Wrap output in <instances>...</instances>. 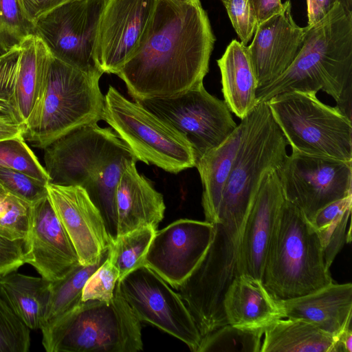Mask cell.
<instances>
[{"label":"cell","instance_id":"cell-19","mask_svg":"<svg viewBox=\"0 0 352 352\" xmlns=\"http://www.w3.org/2000/svg\"><path fill=\"white\" fill-rule=\"evenodd\" d=\"M276 300L283 318L304 320L333 336L351 323V283H331L299 297Z\"/></svg>","mask_w":352,"mask_h":352},{"label":"cell","instance_id":"cell-7","mask_svg":"<svg viewBox=\"0 0 352 352\" xmlns=\"http://www.w3.org/2000/svg\"><path fill=\"white\" fill-rule=\"evenodd\" d=\"M102 120L138 161L171 173L195 166L193 148L180 132L113 86L104 96Z\"/></svg>","mask_w":352,"mask_h":352},{"label":"cell","instance_id":"cell-36","mask_svg":"<svg viewBox=\"0 0 352 352\" xmlns=\"http://www.w3.org/2000/svg\"><path fill=\"white\" fill-rule=\"evenodd\" d=\"M118 280V270L108 254L104 261L85 283L82 289V301L96 300L109 302L111 300L114 296Z\"/></svg>","mask_w":352,"mask_h":352},{"label":"cell","instance_id":"cell-39","mask_svg":"<svg viewBox=\"0 0 352 352\" xmlns=\"http://www.w3.org/2000/svg\"><path fill=\"white\" fill-rule=\"evenodd\" d=\"M25 240L12 241L0 236V276L17 270L25 262Z\"/></svg>","mask_w":352,"mask_h":352},{"label":"cell","instance_id":"cell-16","mask_svg":"<svg viewBox=\"0 0 352 352\" xmlns=\"http://www.w3.org/2000/svg\"><path fill=\"white\" fill-rule=\"evenodd\" d=\"M25 243L26 263L49 281L63 278L80 264L47 195L31 204L30 225Z\"/></svg>","mask_w":352,"mask_h":352},{"label":"cell","instance_id":"cell-50","mask_svg":"<svg viewBox=\"0 0 352 352\" xmlns=\"http://www.w3.org/2000/svg\"><path fill=\"white\" fill-rule=\"evenodd\" d=\"M2 54H3V52L0 50V55H1Z\"/></svg>","mask_w":352,"mask_h":352},{"label":"cell","instance_id":"cell-21","mask_svg":"<svg viewBox=\"0 0 352 352\" xmlns=\"http://www.w3.org/2000/svg\"><path fill=\"white\" fill-rule=\"evenodd\" d=\"M228 324L245 329H265L283 318L277 300L261 280L237 275L228 288L223 302Z\"/></svg>","mask_w":352,"mask_h":352},{"label":"cell","instance_id":"cell-11","mask_svg":"<svg viewBox=\"0 0 352 352\" xmlns=\"http://www.w3.org/2000/svg\"><path fill=\"white\" fill-rule=\"evenodd\" d=\"M104 0H70L41 17L34 34L58 59L89 74H103L96 50Z\"/></svg>","mask_w":352,"mask_h":352},{"label":"cell","instance_id":"cell-35","mask_svg":"<svg viewBox=\"0 0 352 352\" xmlns=\"http://www.w3.org/2000/svg\"><path fill=\"white\" fill-rule=\"evenodd\" d=\"M30 346V329L0 297V352H27Z\"/></svg>","mask_w":352,"mask_h":352},{"label":"cell","instance_id":"cell-6","mask_svg":"<svg viewBox=\"0 0 352 352\" xmlns=\"http://www.w3.org/2000/svg\"><path fill=\"white\" fill-rule=\"evenodd\" d=\"M267 103L292 151L352 161V124L337 107L311 92L288 91Z\"/></svg>","mask_w":352,"mask_h":352},{"label":"cell","instance_id":"cell-27","mask_svg":"<svg viewBox=\"0 0 352 352\" xmlns=\"http://www.w3.org/2000/svg\"><path fill=\"white\" fill-rule=\"evenodd\" d=\"M133 159L137 158L124 142L99 166L84 186L89 198L99 210L113 241L118 236L115 204L116 188L124 166Z\"/></svg>","mask_w":352,"mask_h":352},{"label":"cell","instance_id":"cell-48","mask_svg":"<svg viewBox=\"0 0 352 352\" xmlns=\"http://www.w3.org/2000/svg\"><path fill=\"white\" fill-rule=\"evenodd\" d=\"M4 192H6V191L5 190V189L3 188V186L0 184V193Z\"/></svg>","mask_w":352,"mask_h":352},{"label":"cell","instance_id":"cell-26","mask_svg":"<svg viewBox=\"0 0 352 352\" xmlns=\"http://www.w3.org/2000/svg\"><path fill=\"white\" fill-rule=\"evenodd\" d=\"M285 318L265 328L261 352H332V335L304 320Z\"/></svg>","mask_w":352,"mask_h":352},{"label":"cell","instance_id":"cell-3","mask_svg":"<svg viewBox=\"0 0 352 352\" xmlns=\"http://www.w3.org/2000/svg\"><path fill=\"white\" fill-rule=\"evenodd\" d=\"M102 75L78 69L51 53L38 97L24 124L25 140L44 149L76 128L102 120Z\"/></svg>","mask_w":352,"mask_h":352},{"label":"cell","instance_id":"cell-4","mask_svg":"<svg viewBox=\"0 0 352 352\" xmlns=\"http://www.w3.org/2000/svg\"><path fill=\"white\" fill-rule=\"evenodd\" d=\"M261 281L276 300L299 297L333 283L316 230L286 200L267 247Z\"/></svg>","mask_w":352,"mask_h":352},{"label":"cell","instance_id":"cell-32","mask_svg":"<svg viewBox=\"0 0 352 352\" xmlns=\"http://www.w3.org/2000/svg\"><path fill=\"white\" fill-rule=\"evenodd\" d=\"M0 166L25 173L44 183L49 182L47 172L23 135L0 141Z\"/></svg>","mask_w":352,"mask_h":352},{"label":"cell","instance_id":"cell-49","mask_svg":"<svg viewBox=\"0 0 352 352\" xmlns=\"http://www.w3.org/2000/svg\"><path fill=\"white\" fill-rule=\"evenodd\" d=\"M332 1H333L334 3H336V2H337V1H338V2L340 3V4L342 3V0H332Z\"/></svg>","mask_w":352,"mask_h":352},{"label":"cell","instance_id":"cell-14","mask_svg":"<svg viewBox=\"0 0 352 352\" xmlns=\"http://www.w3.org/2000/svg\"><path fill=\"white\" fill-rule=\"evenodd\" d=\"M157 0H104L96 58L104 73L116 74L136 49Z\"/></svg>","mask_w":352,"mask_h":352},{"label":"cell","instance_id":"cell-40","mask_svg":"<svg viewBox=\"0 0 352 352\" xmlns=\"http://www.w3.org/2000/svg\"><path fill=\"white\" fill-rule=\"evenodd\" d=\"M19 45L0 55V96L10 101L19 57Z\"/></svg>","mask_w":352,"mask_h":352},{"label":"cell","instance_id":"cell-37","mask_svg":"<svg viewBox=\"0 0 352 352\" xmlns=\"http://www.w3.org/2000/svg\"><path fill=\"white\" fill-rule=\"evenodd\" d=\"M0 184L6 191L30 204L47 195V183L3 166H0Z\"/></svg>","mask_w":352,"mask_h":352},{"label":"cell","instance_id":"cell-15","mask_svg":"<svg viewBox=\"0 0 352 352\" xmlns=\"http://www.w3.org/2000/svg\"><path fill=\"white\" fill-rule=\"evenodd\" d=\"M47 196L66 230L81 265L96 263L113 243L104 219L80 186L48 182Z\"/></svg>","mask_w":352,"mask_h":352},{"label":"cell","instance_id":"cell-1","mask_svg":"<svg viewBox=\"0 0 352 352\" xmlns=\"http://www.w3.org/2000/svg\"><path fill=\"white\" fill-rule=\"evenodd\" d=\"M214 41L201 3L157 0L138 45L116 75L134 100L180 95L203 83Z\"/></svg>","mask_w":352,"mask_h":352},{"label":"cell","instance_id":"cell-33","mask_svg":"<svg viewBox=\"0 0 352 352\" xmlns=\"http://www.w3.org/2000/svg\"><path fill=\"white\" fill-rule=\"evenodd\" d=\"M31 204L9 192L0 193V236L25 240L30 229Z\"/></svg>","mask_w":352,"mask_h":352},{"label":"cell","instance_id":"cell-30","mask_svg":"<svg viewBox=\"0 0 352 352\" xmlns=\"http://www.w3.org/2000/svg\"><path fill=\"white\" fill-rule=\"evenodd\" d=\"M157 230L143 226L118 236L109 248V256L118 270L119 279L144 265L146 254Z\"/></svg>","mask_w":352,"mask_h":352},{"label":"cell","instance_id":"cell-17","mask_svg":"<svg viewBox=\"0 0 352 352\" xmlns=\"http://www.w3.org/2000/svg\"><path fill=\"white\" fill-rule=\"evenodd\" d=\"M307 26L294 21L289 0L283 3L280 12L257 24L251 44L248 46L258 88L278 78L291 65L304 43Z\"/></svg>","mask_w":352,"mask_h":352},{"label":"cell","instance_id":"cell-23","mask_svg":"<svg viewBox=\"0 0 352 352\" xmlns=\"http://www.w3.org/2000/svg\"><path fill=\"white\" fill-rule=\"evenodd\" d=\"M245 117L241 120L236 129L218 147L210 151L196 162L202 184L201 204L206 221L214 223L225 186L244 135Z\"/></svg>","mask_w":352,"mask_h":352},{"label":"cell","instance_id":"cell-29","mask_svg":"<svg viewBox=\"0 0 352 352\" xmlns=\"http://www.w3.org/2000/svg\"><path fill=\"white\" fill-rule=\"evenodd\" d=\"M352 195L330 203L319 210L311 221L320 237L325 263L330 268L347 241L346 226L351 212Z\"/></svg>","mask_w":352,"mask_h":352},{"label":"cell","instance_id":"cell-34","mask_svg":"<svg viewBox=\"0 0 352 352\" xmlns=\"http://www.w3.org/2000/svg\"><path fill=\"white\" fill-rule=\"evenodd\" d=\"M34 34V26L23 14L18 0H0V50L3 53Z\"/></svg>","mask_w":352,"mask_h":352},{"label":"cell","instance_id":"cell-43","mask_svg":"<svg viewBox=\"0 0 352 352\" xmlns=\"http://www.w3.org/2000/svg\"><path fill=\"white\" fill-rule=\"evenodd\" d=\"M333 338L334 342L332 352H352L351 323L346 325Z\"/></svg>","mask_w":352,"mask_h":352},{"label":"cell","instance_id":"cell-46","mask_svg":"<svg viewBox=\"0 0 352 352\" xmlns=\"http://www.w3.org/2000/svg\"><path fill=\"white\" fill-rule=\"evenodd\" d=\"M179 3L185 4H199L201 3L200 0H170Z\"/></svg>","mask_w":352,"mask_h":352},{"label":"cell","instance_id":"cell-10","mask_svg":"<svg viewBox=\"0 0 352 352\" xmlns=\"http://www.w3.org/2000/svg\"><path fill=\"white\" fill-rule=\"evenodd\" d=\"M276 173L285 200L309 221L327 205L352 194V161L292 151Z\"/></svg>","mask_w":352,"mask_h":352},{"label":"cell","instance_id":"cell-47","mask_svg":"<svg viewBox=\"0 0 352 352\" xmlns=\"http://www.w3.org/2000/svg\"><path fill=\"white\" fill-rule=\"evenodd\" d=\"M259 1H260V0H251L252 6L253 8L254 9L256 14H257V10H258V8Z\"/></svg>","mask_w":352,"mask_h":352},{"label":"cell","instance_id":"cell-8","mask_svg":"<svg viewBox=\"0 0 352 352\" xmlns=\"http://www.w3.org/2000/svg\"><path fill=\"white\" fill-rule=\"evenodd\" d=\"M180 132L190 143L196 162L221 144L237 125L223 100L204 84L178 96L134 100Z\"/></svg>","mask_w":352,"mask_h":352},{"label":"cell","instance_id":"cell-18","mask_svg":"<svg viewBox=\"0 0 352 352\" xmlns=\"http://www.w3.org/2000/svg\"><path fill=\"white\" fill-rule=\"evenodd\" d=\"M284 200L276 171L269 173L247 219L237 261V275L261 280L266 252Z\"/></svg>","mask_w":352,"mask_h":352},{"label":"cell","instance_id":"cell-42","mask_svg":"<svg viewBox=\"0 0 352 352\" xmlns=\"http://www.w3.org/2000/svg\"><path fill=\"white\" fill-rule=\"evenodd\" d=\"M25 125L16 116H0V141L23 135Z\"/></svg>","mask_w":352,"mask_h":352},{"label":"cell","instance_id":"cell-12","mask_svg":"<svg viewBox=\"0 0 352 352\" xmlns=\"http://www.w3.org/2000/svg\"><path fill=\"white\" fill-rule=\"evenodd\" d=\"M124 142L97 123L76 128L44 148L49 182L84 188L96 170Z\"/></svg>","mask_w":352,"mask_h":352},{"label":"cell","instance_id":"cell-25","mask_svg":"<svg viewBox=\"0 0 352 352\" xmlns=\"http://www.w3.org/2000/svg\"><path fill=\"white\" fill-rule=\"evenodd\" d=\"M19 46L11 102L19 120L25 124L38 97L51 52L36 34L25 37Z\"/></svg>","mask_w":352,"mask_h":352},{"label":"cell","instance_id":"cell-22","mask_svg":"<svg viewBox=\"0 0 352 352\" xmlns=\"http://www.w3.org/2000/svg\"><path fill=\"white\" fill-rule=\"evenodd\" d=\"M224 102L241 120L258 104V81L248 45L233 40L217 60Z\"/></svg>","mask_w":352,"mask_h":352},{"label":"cell","instance_id":"cell-45","mask_svg":"<svg viewBox=\"0 0 352 352\" xmlns=\"http://www.w3.org/2000/svg\"><path fill=\"white\" fill-rule=\"evenodd\" d=\"M1 115H10L16 116L18 118L11 101L0 96V116Z\"/></svg>","mask_w":352,"mask_h":352},{"label":"cell","instance_id":"cell-13","mask_svg":"<svg viewBox=\"0 0 352 352\" xmlns=\"http://www.w3.org/2000/svg\"><path fill=\"white\" fill-rule=\"evenodd\" d=\"M213 234L212 223L178 219L156 231L146 254L144 265L177 289L203 258Z\"/></svg>","mask_w":352,"mask_h":352},{"label":"cell","instance_id":"cell-24","mask_svg":"<svg viewBox=\"0 0 352 352\" xmlns=\"http://www.w3.org/2000/svg\"><path fill=\"white\" fill-rule=\"evenodd\" d=\"M51 281L14 270L0 276V297L30 329L41 328Z\"/></svg>","mask_w":352,"mask_h":352},{"label":"cell","instance_id":"cell-44","mask_svg":"<svg viewBox=\"0 0 352 352\" xmlns=\"http://www.w3.org/2000/svg\"><path fill=\"white\" fill-rule=\"evenodd\" d=\"M283 8L281 0H260L257 10V24L278 13Z\"/></svg>","mask_w":352,"mask_h":352},{"label":"cell","instance_id":"cell-9","mask_svg":"<svg viewBox=\"0 0 352 352\" xmlns=\"http://www.w3.org/2000/svg\"><path fill=\"white\" fill-rule=\"evenodd\" d=\"M116 289L137 318L185 343L197 352L201 336L180 294L143 265L118 280Z\"/></svg>","mask_w":352,"mask_h":352},{"label":"cell","instance_id":"cell-2","mask_svg":"<svg viewBox=\"0 0 352 352\" xmlns=\"http://www.w3.org/2000/svg\"><path fill=\"white\" fill-rule=\"evenodd\" d=\"M322 90L351 119L352 13L336 2L319 21L307 25L303 45L289 68L256 90L257 103L284 92Z\"/></svg>","mask_w":352,"mask_h":352},{"label":"cell","instance_id":"cell-5","mask_svg":"<svg viewBox=\"0 0 352 352\" xmlns=\"http://www.w3.org/2000/svg\"><path fill=\"white\" fill-rule=\"evenodd\" d=\"M47 352H138L143 349L141 321L115 289L109 302L82 301L41 329Z\"/></svg>","mask_w":352,"mask_h":352},{"label":"cell","instance_id":"cell-20","mask_svg":"<svg viewBox=\"0 0 352 352\" xmlns=\"http://www.w3.org/2000/svg\"><path fill=\"white\" fill-rule=\"evenodd\" d=\"M137 162L133 159L126 164L117 185L115 204L118 236L143 226L157 230L164 217L163 195L138 171Z\"/></svg>","mask_w":352,"mask_h":352},{"label":"cell","instance_id":"cell-28","mask_svg":"<svg viewBox=\"0 0 352 352\" xmlns=\"http://www.w3.org/2000/svg\"><path fill=\"white\" fill-rule=\"evenodd\" d=\"M109 251V249L96 263L91 265L80 263L65 277L51 283L50 298L41 329L51 324L82 302L85 283L107 258Z\"/></svg>","mask_w":352,"mask_h":352},{"label":"cell","instance_id":"cell-31","mask_svg":"<svg viewBox=\"0 0 352 352\" xmlns=\"http://www.w3.org/2000/svg\"><path fill=\"white\" fill-rule=\"evenodd\" d=\"M264 330L227 324L203 336L197 352H258Z\"/></svg>","mask_w":352,"mask_h":352},{"label":"cell","instance_id":"cell-38","mask_svg":"<svg viewBox=\"0 0 352 352\" xmlns=\"http://www.w3.org/2000/svg\"><path fill=\"white\" fill-rule=\"evenodd\" d=\"M221 1L241 43L247 45L252 38L257 26L256 13L252 6L251 0Z\"/></svg>","mask_w":352,"mask_h":352},{"label":"cell","instance_id":"cell-41","mask_svg":"<svg viewBox=\"0 0 352 352\" xmlns=\"http://www.w3.org/2000/svg\"><path fill=\"white\" fill-rule=\"evenodd\" d=\"M70 0H18L26 19L34 26L42 16Z\"/></svg>","mask_w":352,"mask_h":352}]
</instances>
